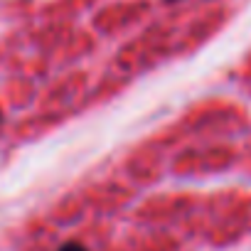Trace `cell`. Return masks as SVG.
I'll list each match as a JSON object with an SVG mask.
<instances>
[{
	"label": "cell",
	"instance_id": "1",
	"mask_svg": "<svg viewBox=\"0 0 251 251\" xmlns=\"http://www.w3.org/2000/svg\"><path fill=\"white\" fill-rule=\"evenodd\" d=\"M59 251H86V246H81L79 241H67L59 246Z\"/></svg>",
	"mask_w": 251,
	"mask_h": 251
}]
</instances>
